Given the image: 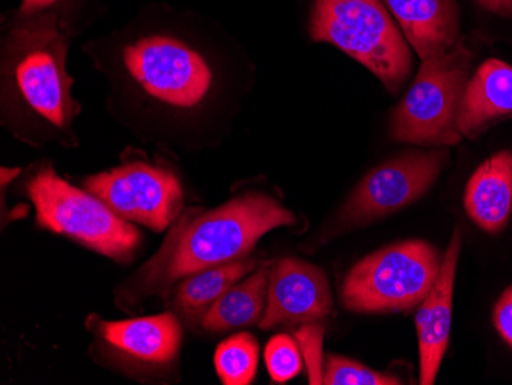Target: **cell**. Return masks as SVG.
<instances>
[{"mask_svg":"<svg viewBox=\"0 0 512 385\" xmlns=\"http://www.w3.org/2000/svg\"><path fill=\"white\" fill-rule=\"evenodd\" d=\"M295 215L266 194L241 195L211 211H191L169 232L157 254L120 289L119 301L138 303L188 275L246 258L261 237L292 226Z\"/></svg>","mask_w":512,"mask_h":385,"instance_id":"6da1fadb","label":"cell"},{"mask_svg":"<svg viewBox=\"0 0 512 385\" xmlns=\"http://www.w3.org/2000/svg\"><path fill=\"white\" fill-rule=\"evenodd\" d=\"M69 27L56 11L22 16L2 56L4 116L22 137L73 139V79L66 71Z\"/></svg>","mask_w":512,"mask_h":385,"instance_id":"7a4b0ae2","label":"cell"},{"mask_svg":"<svg viewBox=\"0 0 512 385\" xmlns=\"http://www.w3.org/2000/svg\"><path fill=\"white\" fill-rule=\"evenodd\" d=\"M119 71L135 99L175 119L206 112L217 89V74L206 53L191 40L165 30L126 40Z\"/></svg>","mask_w":512,"mask_h":385,"instance_id":"3957f363","label":"cell"},{"mask_svg":"<svg viewBox=\"0 0 512 385\" xmlns=\"http://www.w3.org/2000/svg\"><path fill=\"white\" fill-rule=\"evenodd\" d=\"M310 34L364 65L390 93L410 76L407 39L381 0H315Z\"/></svg>","mask_w":512,"mask_h":385,"instance_id":"277c9868","label":"cell"},{"mask_svg":"<svg viewBox=\"0 0 512 385\" xmlns=\"http://www.w3.org/2000/svg\"><path fill=\"white\" fill-rule=\"evenodd\" d=\"M25 192L43 229L119 263L134 258L142 241L138 229L114 214L96 195L66 183L50 163H43L30 175Z\"/></svg>","mask_w":512,"mask_h":385,"instance_id":"5b68a950","label":"cell"},{"mask_svg":"<svg viewBox=\"0 0 512 385\" xmlns=\"http://www.w3.org/2000/svg\"><path fill=\"white\" fill-rule=\"evenodd\" d=\"M439 252L421 240L385 247L359 261L344 281L342 303L362 313L404 312L419 306L439 277Z\"/></svg>","mask_w":512,"mask_h":385,"instance_id":"8992f818","label":"cell"},{"mask_svg":"<svg viewBox=\"0 0 512 385\" xmlns=\"http://www.w3.org/2000/svg\"><path fill=\"white\" fill-rule=\"evenodd\" d=\"M471 60L473 56L462 43L448 53L422 60L416 80L394 109L391 137L414 145H457V117L470 80Z\"/></svg>","mask_w":512,"mask_h":385,"instance_id":"52a82bcc","label":"cell"},{"mask_svg":"<svg viewBox=\"0 0 512 385\" xmlns=\"http://www.w3.org/2000/svg\"><path fill=\"white\" fill-rule=\"evenodd\" d=\"M85 189L114 214L155 232L168 229L183 208V188L174 172L145 160L85 178Z\"/></svg>","mask_w":512,"mask_h":385,"instance_id":"ba28073f","label":"cell"},{"mask_svg":"<svg viewBox=\"0 0 512 385\" xmlns=\"http://www.w3.org/2000/svg\"><path fill=\"white\" fill-rule=\"evenodd\" d=\"M448 160L447 151L411 152L373 169L342 209V223H370L427 194Z\"/></svg>","mask_w":512,"mask_h":385,"instance_id":"9c48e42d","label":"cell"},{"mask_svg":"<svg viewBox=\"0 0 512 385\" xmlns=\"http://www.w3.org/2000/svg\"><path fill=\"white\" fill-rule=\"evenodd\" d=\"M88 327L99 352L129 372L169 369L183 343V330L174 312L125 321H105L92 315Z\"/></svg>","mask_w":512,"mask_h":385,"instance_id":"30bf717a","label":"cell"},{"mask_svg":"<svg viewBox=\"0 0 512 385\" xmlns=\"http://www.w3.org/2000/svg\"><path fill=\"white\" fill-rule=\"evenodd\" d=\"M332 309V290L324 270L296 258H284L270 267L261 329L318 323Z\"/></svg>","mask_w":512,"mask_h":385,"instance_id":"8fae6325","label":"cell"},{"mask_svg":"<svg viewBox=\"0 0 512 385\" xmlns=\"http://www.w3.org/2000/svg\"><path fill=\"white\" fill-rule=\"evenodd\" d=\"M460 246H462V235L459 229H456L442 260L439 277L417 310L416 327L419 335V353H421L422 385L434 384L448 349L454 280H456Z\"/></svg>","mask_w":512,"mask_h":385,"instance_id":"7c38bea8","label":"cell"},{"mask_svg":"<svg viewBox=\"0 0 512 385\" xmlns=\"http://www.w3.org/2000/svg\"><path fill=\"white\" fill-rule=\"evenodd\" d=\"M422 60L448 53L459 40L456 0H384Z\"/></svg>","mask_w":512,"mask_h":385,"instance_id":"4fadbf2b","label":"cell"},{"mask_svg":"<svg viewBox=\"0 0 512 385\" xmlns=\"http://www.w3.org/2000/svg\"><path fill=\"white\" fill-rule=\"evenodd\" d=\"M511 114L512 68L502 60H486L463 91L457 117L460 135L476 139L496 120Z\"/></svg>","mask_w":512,"mask_h":385,"instance_id":"5bb4252c","label":"cell"},{"mask_svg":"<svg viewBox=\"0 0 512 385\" xmlns=\"http://www.w3.org/2000/svg\"><path fill=\"white\" fill-rule=\"evenodd\" d=\"M463 203L483 231L496 234L505 228L512 211V152H497L476 169Z\"/></svg>","mask_w":512,"mask_h":385,"instance_id":"9a60e30c","label":"cell"},{"mask_svg":"<svg viewBox=\"0 0 512 385\" xmlns=\"http://www.w3.org/2000/svg\"><path fill=\"white\" fill-rule=\"evenodd\" d=\"M252 258L209 267L180 280L172 286L171 307L189 323H201L224 293L256 269Z\"/></svg>","mask_w":512,"mask_h":385,"instance_id":"2e32d148","label":"cell"},{"mask_svg":"<svg viewBox=\"0 0 512 385\" xmlns=\"http://www.w3.org/2000/svg\"><path fill=\"white\" fill-rule=\"evenodd\" d=\"M270 267L272 264L264 263L246 280L230 287L206 313L201 327L206 332L223 333L260 323L266 312Z\"/></svg>","mask_w":512,"mask_h":385,"instance_id":"e0dca14e","label":"cell"},{"mask_svg":"<svg viewBox=\"0 0 512 385\" xmlns=\"http://www.w3.org/2000/svg\"><path fill=\"white\" fill-rule=\"evenodd\" d=\"M260 346L250 333L229 336L215 352V370L226 385H249L258 369Z\"/></svg>","mask_w":512,"mask_h":385,"instance_id":"ac0fdd59","label":"cell"},{"mask_svg":"<svg viewBox=\"0 0 512 385\" xmlns=\"http://www.w3.org/2000/svg\"><path fill=\"white\" fill-rule=\"evenodd\" d=\"M322 384L327 385H399L401 381L391 375L376 372L359 362L342 356H329L324 361Z\"/></svg>","mask_w":512,"mask_h":385,"instance_id":"d6986e66","label":"cell"},{"mask_svg":"<svg viewBox=\"0 0 512 385\" xmlns=\"http://www.w3.org/2000/svg\"><path fill=\"white\" fill-rule=\"evenodd\" d=\"M264 359L270 378L279 384L295 378L302 370L301 349L289 335L273 336L267 344Z\"/></svg>","mask_w":512,"mask_h":385,"instance_id":"ffe728a7","label":"cell"},{"mask_svg":"<svg viewBox=\"0 0 512 385\" xmlns=\"http://www.w3.org/2000/svg\"><path fill=\"white\" fill-rule=\"evenodd\" d=\"M322 338H324V329L316 323L302 324L301 329L296 332V343L301 349L309 370L310 384H322V375H324Z\"/></svg>","mask_w":512,"mask_h":385,"instance_id":"44dd1931","label":"cell"},{"mask_svg":"<svg viewBox=\"0 0 512 385\" xmlns=\"http://www.w3.org/2000/svg\"><path fill=\"white\" fill-rule=\"evenodd\" d=\"M494 326L500 336L512 347V286L503 292L494 307Z\"/></svg>","mask_w":512,"mask_h":385,"instance_id":"7402d4cb","label":"cell"},{"mask_svg":"<svg viewBox=\"0 0 512 385\" xmlns=\"http://www.w3.org/2000/svg\"><path fill=\"white\" fill-rule=\"evenodd\" d=\"M476 2L491 13L512 16V0H476Z\"/></svg>","mask_w":512,"mask_h":385,"instance_id":"603a6c76","label":"cell"},{"mask_svg":"<svg viewBox=\"0 0 512 385\" xmlns=\"http://www.w3.org/2000/svg\"><path fill=\"white\" fill-rule=\"evenodd\" d=\"M57 0H22L20 5V16H30V14L40 13V11L50 8L56 4Z\"/></svg>","mask_w":512,"mask_h":385,"instance_id":"cb8c5ba5","label":"cell"}]
</instances>
